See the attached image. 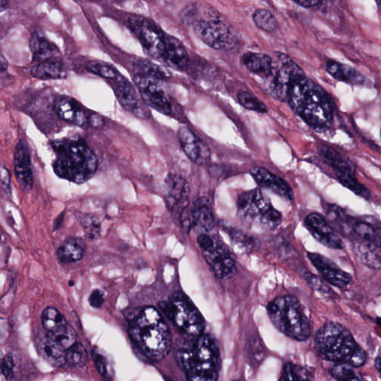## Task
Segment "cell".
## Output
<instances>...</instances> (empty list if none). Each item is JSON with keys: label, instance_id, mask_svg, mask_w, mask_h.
<instances>
[{"label": "cell", "instance_id": "obj_1", "mask_svg": "<svg viewBox=\"0 0 381 381\" xmlns=\"http://www.w3.org/2000/svg\"><path fill=\"white\" fill-rule=\"evenodd\" d=\"M128 324L130 336L145 357L160 361L167 356L171 348V334L158 310L153 306L135 309Z\"/></svg>", "mask_w": 381, "mask_h": 381}, {"label": "cell", "instance_id": "obj_2", "mask_svg": "<svg viewBox=\"0 0 381 381\" xmlns=\"http://www.w3.org/2000/svg\"><path fill=\"white\" fill-rule=\"evenodd\" d=\"M291 108L310 127L327 128L332 124L334 103L329 95L304 74L292 84L288 97Z\"/></svg>", "mask_w": 381, "mask_h": 381}, {"label": "cell", "instance_id": "obj_3", "mask_svg": "<svg viewBox=\"0 0 381 381\" xmlns=\"http://www.w3.org/2000/svg\"><path fill=\"white\" fill-rule=\"evenodd\" d=\"M56 155V175L81 184L92 178L98 169V160L86 143L80 138H64L51 143Z\"/></svg>", "mask_w": 381, "mask_h": 381}, {"label": "cell", "instance_id": "obj_4", "mask_svg": "<svg viewBox=\"0 0 381 381\" xmlns=\"http://www.w3.org/2000/svg\"><path fill=\"white\" fill-rule=\"evenodd\" d=\"M177 360L188 381H217L220 371L218 342L203 334L188 341L177 353Z\"/></svg>", "mask_w": 381, "mask_h": 381}, {"label": "cell", "instance_id": "obj_5", "mask_svg": "<svg viewBox=\"0 0 381 381\" xmlns=\"http://www.w3.org/2000/svg\"><path fill=\"white\" fill-rule=\"evenodd\" d=\"M316 349L323 359L348 363L354 367L365 365L367 354L343 325L329 322L319 329L315 339Z\"/></svg>", "mask_w": 381, "mask_h": 381}, {"label": "cell", "instance_id": "obj_6", "mask_svg": "<svg viewBox=\"0 0 381 381\" xmlns=\"http://www.w3.org/2000/svg\"><path fill=\"white\" fill-rule=\"evenodd\" d=\"M267 311L274 326L286 336L298 341L309 339L310 325L296 297H277L268 305Z\"/></svg>", "mask_w": 381, "mask_h": 381}, {"label": "cell", "instance_id": "obj_7", "mask_svg": "<svg viewBox=\"0 0 381 381\" xmlns=\"http://www.w3.org/2000/svg\"><path fill=\"white\" fill-rule=\"evenodd\" d=\"M237 207L241 220L250 226L274 230L282 220V214L275 209L269 197L259 189L241 195Z\"/></svg>", "mask_w": 381, "mask_h": 381}, {"label": "cell", "instance_id": "obj_8", "mask_svg": "<svg viewBox=\"0 0 381 381\" xmlns=\"http://www.w3.org/2000/svg\"><path fill=\"white\" fill-rule=\"evenodd\" d=\"M159 306L182 333L189 337H197L204 334V318L184 293L177 291L172 293L167 302H162Z\"/></svg>", "mask_w": 381, "mask_h": 381}, {"label": "cell", "instance_id": "obj_9", "mask_svg": "<svg viewBox=\"0 0 381 381\" xmlns=\"http://www.w3.org/2000/svg\"><path fill=\"white\" fill-rule=\"evenodd\" d=\"M272 58L273 60L272 73L263 81L265 90L275 99L287 101L293 82L305 73L287 55L275 53Z\"/></svg>", "mask_w": 381, "mask_h": 381}, {"label": "cell", "instance_id": "obj_10", "mask_svg": "<svg viewBox=\"0 0 381 381\" xmlns=\"http://www.w3.org/2000/svg\"><path fill=\"white\" fill-rule=\"evenodd\" d=\"M128 27L140 40L146 55L162 62L167 34L157 23L142 16L130 17Z\"/></svg>", "mask_w": 381, "mask_h": 381}, {"label": "cell", "instance_id": "obj_11", "mask_svg": "<svg viewBox=\"0 0 381 381\" xmlns=\"http://www.w3.org/2000/svg\"><path fill=\"white\" fill-rule=\"evenodd\" d=\"M197 243L206 262L210 266L217 278H228L235 273V259L219 237L202 234L198 236Z\"/></svg>", "mask_w": 381, "mask_h": 381}, {"label": "cell", "instance_id": "obj_12", "mask_svg": "<svg viewBox=\"0 0 381 381\" xmlns=\"http://www.w3.org/2000/svg\"><path fill=\"white\" fill-rule=\"evenodd\" d=\"M193 28L199 38L216 50H230L238 42L236 31L218 17L195 21Z\"/></svg>", "mask_w": 381, "mask_h": 381}, {"label": "cell", "instance_id": "obj_13", "mask_svg": "<svg viewBox=\"0 0 381 381\" xmlns=\"http://www.w3.org/2000/svg\"><path fill=\"white\" fill-rule=\"evenodd\" d=\"M134 82L147 106L164 115L170 116L172 114L169 95L161 81L143 75L136 74Z\"/></svg>", "mask_w": 381, "mask_h": 381}, {"label": "cell", "instance_id": "obj_14", "mask_svg": "<svg viewBox=\"0 0 381 381\" xmlns=\"http://www.w3.org/2000/svg\"><path fill=\"white\" fill-rule=\"evenodd\" d=\"M110 83L114 90L116 99L124 109L138 118H148L149 112L146 108L147 106L132 84L125 77L120 76L119 79Z\"/></svg>", "mask_w": 381, "mask_h": 381}, {"label": "cell", "instance_id": "obj_15", "mask_svg": "<svg viewBox=\"0 0 381 381\" xmlns=\"http://www.w3.org/2000/svg\"><path fill=\"white\" fill-rule=\"evenodd\" d=\"M177 136L182 149L190 160L201 166L210 163L211 151L209 147L192 130L186 126L181 127Z\"/></svg>", "mask_w": 381, "mask_h": 381}, {"label": "cell", "instance_id": "obj_16", "mask_svg": "<svg viewBox=\"0 0 381 381\" xmlns=\"http://www.w3.org/2000/svg\"><path fill=\"white\" fill-rule=\"evenodd\" d=\"M14 167L17 183L24 192H29L34 184V177L30 151L27 142L24 138H21L16 145Z\"/></svg>", "mask_w": 381, "mask_h": 381}, {"label": "cell", "instance_id": "obj_17", "mask_svg": "<svg viewBox=\"0 0 381 381\" xmlns=\"http://www.w3.org/2000/svg\"><path fill=\"white\" fill-rule=\"evenodd\" d=\"M306 225L313 236L323 245L332 249H343L341 238L321 214L311 213L306 219Z\"/></svg>", "mask_w": 381, "mask_h": 381}, {"label": "cell", "instance_id": "obj_18", "mask_svg": "<svg viewBox=\"0 0 381 381\" xmlns=\"http://www.w3.org/2000/svg\"><path fill=\"white\" fill-rule=\"evenodd\" d=\"M56 114L66 122L81 127L90 126L93 114H88L80 103L69 97H58L54 103Z\"/></svg>", "mask_w": 381, "mask_h": 381}, {"label": "cell", "instance_id": "obj_19", "mask_svg": "<svg viewBox=\"0 0 381 381\" xmlns=\"http://www.w3.org/2000/svg\"><path fill=\"white\" fill-rule=\"evenodd\" d=\"M308 256L311 263L314 265L319 273L328 283L341 289L347 287L351 283L352 276L341 270L331 260L314 253H309Z\"/></svg>", "mask_w": 381, "mask_h": 381}, {"label": "cell", "instance_id": "obj_20", "mask_svg": "<svg viewBox=\"0 0 381 381\" xmlns=\"http://www.w3.org/2000/svg\"><path fill=\"white\" fill-rule=\"evenodd\" d=\"M250 174L260 187L270 190L286 200H293V190L287 182L273 174L272 172L264 168L256 167L251 169Z\"/></svg>", "mask_w": 381, "mask_h": 381}, {"label": "cell", "instance_id": "obj_21", "mask_svg": "<svg viewBox=\"0 0 381 381\" xmlns=\"http://www.w3.org/2000/svg\"><path fill=\"white\" fill-rule=\"evenodd\" d=\"M162 62L176 71L186 72L188 71L190 59L183 43L167 34Z\"/></svg>", "mask_w": 381, "mask_h": 381}, {"label": "cell", "instance_id": "obj_22", "mask_svg": "<svg viewBox=\"0 0 381 381\" xmlns=\"http://www.w3.org/2000/svg\"><path fill=\"white\" fill-rule=\"evenodd\" d=\"M193 228L200 235L209 234L214 228L212 206L209 199L199 197L194 203L192 210Z\"/></svg>", "mask_w": 381, "mask_h": 381}, {"label": "cell", "instance_id": "obj_23", "mask_svg": "<svg viewBox=\"0 0 381 381\" xmlns=\"http://www.w3.org/2000/svg\"><path fill=\"white\" fill-rule=\"evenodd\" d=\"M29 47L34 60L38 63L55 60L60 56L58 48L40 32H36L32 34Z\"/></svg>", "mask_w": 381, "mask_h": 381}, {"label": "cell", "instance_id": "obj_24", "mask_svg": "<svg viewBox=\"0 0 381 381\" xmlns=\"http://www.w3.org/2000/svg\"><path fill=\"white\" fill-rule=\"evenodd\" d=\"M241 62L248 71L261 77L262 81L267 79L273 71V58L265 54L247 53L241 57Z\"/></svg>", "mask_w": 381, "mask_h": 381}, {"label": "cell", "instance_id": "obj_25", "mask_svg": "<svg viewBox=\"0 0 381 381\" xmlns=\"http://www.w3.org/2000/svg\"><path fill=\"white\" fill-rule=\"evenodd\" d=\"M85 241L79 237H69L58 249V261L64 265H69L80 261L86 250Z\"/></svg>", "mask_w": 381, "mask_h": 381}, {"label": "cell", "instance_id": "obj_26", "mask_svg": "<svg viewBox=\"0 0 381 381\" xmlns=\"http://www.w3.org/2000/svg\"><path fill=\"white\" fill-rule=\"evenodd\" d=\"M326 71L335 79L341 82L362 86L367 84L366 77L354 68L332 60H329L327 62Z\"/></svg>", "mask_w": 381, "mask_h": 381}, {"label": "cell", "instance_id": "obj_27", "mask_svg": "<svg viewBox=\"0 0 381 381\" xmlns=\"http://www.w3.org/2000/svg\"><path fill=\"white\" fill-rule=\"evenodd\" d=\"M169 192L167 197L168 205L174 207L187 201L190 188L188 182L183 177L177 175H171L167 180Z\"/></svg>", "mask_w": 381, "mask_h": 381}, {"label": "cell", "instance_id": "obj_28", "mask_svg": "<svg viewBox=\"0 0 381 381\" xmlns=\"http://www.w3.org/2000/svg\"><path fill=\"white\" fill-rule=\"evenodd\" d=\"M318 152L327 163L336 171V173L354 175L355 170L352 162L332 147L325 145H320Z\"/></svg>", "mask_w": 381, "mask_h": 381}, {"label": "cell", "instance_id": "obj_29", "mask_svg": "<svg viewBox=\"0 0 381 381\" xmlns=\"http://www.w3.org/2000/svg\"><path fill=\"white\" fill-rule=\"evenodd\" d=\"M38 349L41 357L53 367H62L66 362V351L51 341L47 336L39 341Z\"/></svg>", "mask_w": 381, "mask_h": 381}, {"label": "cell", "instance_id": "obj_30", "mask_svg": "<svg viewBox=\"0 0 381 381\" xmlns=\"http://www.w3.org/2000/svg\"><path fill=\"white\" fill-rule=\"evenodd\" d=\"M31 73L36 79L42 80L64 79L67 75L64 64L57 60L38 63L32 67Z\"/></svg>", "mask_w": 381, "mask_h": 381}, {"label": "cell", "instance_id": "obj_31", "mask_svg": "<svg viewBox=\"0 0 381 381\" xmlns=\"http://www.w3.org/2000/svg\"><path fill=\"white\" fill-rule=\"evenodd\" d=\"M136 74H140L160 81L171 79L172 74L169 69L156 64L152 60L140 59L134 66Z\"/></svg>", "mask_w": 381, "mask_h": 381}, {"label": "cell", "instance_id": "obj_32", "mask_svg": "<svg viewBox=\"0 0 381 381\" xmlns=\"http://www.w3.org/2000/svg\"><path fill=\"white\" fill-rule=\"evenodd\" d=\"M47 336L66 352L77 343L76 332L69 324L60 327L56 331L48 332Z\"/></svg>", "mask_w": 381, "mask_h": 381}, {"label": "cell", "instance_id": "obj_33", "mask_svg": "<svg viewBox=\"0 0 381 381\" xmlns=\"http://www.w3.org/2000/svg\"><path fill=\"white\" fill-rule=\"evenodd\" d=\"M358 256L366 266L372 269H381V248L370 243L361 244L358 247Z\"/></svg>", "mask_w": 381, "mask_h": 381}, {"label": "cell", "instance_id": "obj_34", "mask_svg": "<svg viewBox=\"0 0 381 381\" xmlns=\"http://www.w3.org/2000/svg\"><path fill=\"white\" fill-rule=\"evenodd\" d=\"M221 227L228 234L232 243L245 251V252H251L256 247L257 241L254 237L249 236L245 232L226 223H222Z\"/></svg>", "mask_w": 381, "mask_h": 381}, {"label": "cell", "instance_id": "obj_35", "mask_svg": "<svg viewBox=\"0 0 381 381\" xmlns=\"http://www.w3.org/2000/svg\"><path fill=\"white\" fill-rule=\"evenodd\" d=\"M79 222L86 238L94 241L101 237V223L97 215L82 214L79 216Z\"/></svg>", "mask_w": 381, "mask_h": 381}, {"label": "cell", "instance_id": "obj_36", "mask_svg": "<svg viewBox=\"0 0 381 381\" xmlns=\"http://www.w3.org/2000/svg\"><path fill=\"white\" fill-rule=\"evenodd\" d=\"M42 325L48 332H53L67 323L64 316L54 307H48L43 310L42 315Z\"/></svg>", "mask_w": 381, "mask_h": 381}, {"label": "cell", "instance_id": "obj_37", "mask_svg": "<svg viewBox=\"0 0 381 381\" xmlns=\"http://www.w3.org/2000/svg\"><path fill=\"white\" fill-rule=\"evenodd\" d=\"M353 231L360 238L366 241L368 243L381 248V230L371 226L366 223H355Z\"/></svg>", "mask_w": 381, "mask_h": 381}, {"label": "cell", "instance_id": "obj_38", "mask_svg": "<svg viewBox=\"0 0 381 381\" xmlns=\"http://www.w3.org/2000/svg\"><path fill=\"white\" fill-rule=\"evenodd\" d=\"M86 68L90 73L108 79L109 82L114 81L122 76L114 66L106 62H99V60H92V62L86 63Z\"/></svg>", "mask_w": 381, "mask_h": 381}, {"label": "cell", "instance_id": "obj_39", "mask_svg": "<svg viewBox=\"0 0 381 381\" xmlns=\"http://www.w3.org/2000/svg\"><path fill=\"white\" fill-rule=\"evenodd\" d=\"M253 19L258 28L267 32H273L278 27V23L274 15L264 8L256 10Z\"/></svg>", "mask_w": 381, "mask_h": 381}, {"label": "cell", "instance_id": "obj_40", "mask_svg": "<svg viewBox=\"0 0 381 381\" xmlns=\"http://www.w3.org/2000/svg\"><path fill=\"white\" fill-rule=\"evenodd\" d=\"M66 360L69 365L76 368L86 366L88 360V354L84 346L79 343H75L66 352Z\"/></svg>", "mask_w": 381, "mask_h": 381}, {"label": "cell", "instance_id": "obj_41", "mask_svg": "<svg viewBox=\"0 0 381 381\" xmlns=\"http://www.w3.org/2000/svg\"><path fill=\"white\" fill-rule=\"evenodd\" d=\"M237 99L240 105L247 110L261 112V114H266L267 112L265 103L249 92L241 90L237 95Z\"/></svg>", "mask_w": 381, "mask_h": 381}, {"label": "cell", "instance_id": "obj_42", "mask_svg": "<svg viewBox=\"0 0 381 381\" xmlns=\"http://www.w3.org/2000/svg\"><path fill=\"white\" fill-rule=\"evenodd\" d=\"M348 363H336L332 370L334 378L339 381H362L358 371Z\"/></svg>", "mask_w": 381, "mask_h": 381}, {"label": "cell", "instance_id": "obj_43", "mask_svg": "<svg viewBox=\"0 0 381 381\" xmlns=\"http://www.w3.org/2000/svg\"><path fill=\"white\" fill-rule=\"evenodd\" d=\"M336 175L341 183L352 190L354 193L366 199L370 197V190L366 186L360 184L354 175L346 174V173H336Z\"/></svg>", "mask_w": 381, "mask_h": 381}, {"label": "cell", "instance_id": "obj_44", "mask_svg": "<svg viewBox=\"0 0 381 381\" xmlns=\"http://www.w3.org/2000/svg\"><path fill=\"white\" fill-rule=\"evenodd\" d=\"M309 378L306 369L288 362L284 367L279 381H309Z\"/></svg>", "mask_w": 381, "mask_h": 381}, {"label": "cell", "instance_id": "obj_45", "mask_svg": "<svg viewBox=\"0 0 381 381\" xmlns=\"http://www.w3.org/2000/svg\"><path fill=\"white\" fill-rule=\"evenodd\" d=\"M304 276L310 287L315 291L325 294H328L331 292L330 288L328 287L323 281L315 275L310 273H306Z\"/></svg>", "mask_w": 381, "mask_h": 381}, {"label": "cell", "instance_id": "obj_46", "mask_svg": "<svg viewBox=\"0 0 381 381\" xmlns=\"http://www.w3.org/2000/svg\"><path fill=\"white\" fill-rule=\"evenodd\" d=\"M92 357L95 362V366L98 369L99 373L103 377H108V365L105 356H103L97 349H94L92 353Z\"/></svg>", "mask_w": 381, "mask_h": 381}, {"label": "cell", "instance_id": "obj_47", "mask_svg": "<svg viewBox=\"0 0 381 381\" xmlns=\"http://www.w3.org/2000/svg\"><path fill=\"white\" fill-rule=\"evenodd\" d=\"M14 358L11 354L5 355L2 361V371L8 380H12L14 378Z\"/></svg>", "mask_w": 381, "mask_h": 381}, {"label": "cell", "instance_id": "obj_48", "mask_svg": "<svg viewBox=\"0 0 381 381\" xmlns=\"http://www.w3.org/2000/svg\"><path fill=\"white\" fill-rule=\"evenodd\" d=\"M11 178L10 171L3 167L1 170V188L2 193L6 197H10L12 195Z\"/></svg>", "mask_w": 381, "mask_h": 381}, {"label": "cell", "instance_id": "obj_49", "mask_svg": "<svg viewBox=\"0 0 381 381\" xmlns=\"http://www.w3.org/2000/svg\"><path fill=\"white\" fill-rule=\"evenodd\" d=\"M180 223L182 228L186 232L193 228L192 210H190L187 207L184 208L183 212H181Z\"/></svg>", "mask_w": 381, "mask_h": 381}, {"label": "cell", "instance_id": "obj_50", "mask_svg": "<svg viewBox=\"0 0 381 381\" xmlns=\"http://www.w3.org/2000/svg\"><path fill=\"white\" fill-rule=\"evenodd\" d=\"M105 299L103 294L100 290H95L90 294L89 297L90 305L95 308H99L103 305Z\"/></svg>", "mask_w": 381, "mask_h": 381}, {"label": "cell", "instance_id": "obj_51", "mask_svg": "<svg viewBox=\"0 0 381 381\" xmlns=\"http://www.w3.org/2000/svg\"><path fill=\"white\" fill-rule=\"evenodd\" d=\"M294 3L302 7L307 8H313L322 3L320 1H315V0H310V1H303L302 0V1H294Z\"/></svg>", "mask_w": 381, "mask_h": 381}, {"label": "cell", "instance_id": "obj_52", "mask_svg": "<svg viewBox=\"0 0 381 381\" xmlns=\"http://www.w3.org/2000/svg\"><path fill=\"white\" fill-rule=\"evenodd\" d=\"M64 212H62V214L58 216V218L55 220L53 224L54 231L58 230L60 228V227H62V223L64 221Z\"/></svg>", "mask_w": 381, "mask_h": 381}, {"label": "cell", "instance_id": "obj_53", "mask_svg": "<svg viewBox=\"0 0 381 381\" xmlns=\"http://www.w3.org/2000/svg\"><path fill=\"white\" fill-rule=\"evenodd\" d=\"M8 62L7 60L5 58L4 56L1 55V72L4 73L7 71L8 69Z\"/></svg>", "mask_w": 381, "mask_h": 381}, {"label": "cell", "instance_id": "obj_54", "mask_svg": "<svg viewBox=\"0 0 381 381\" xmlns=\"http://www.w3.org/2000/svg\"><path fill=\"white\" fill-rule=\"evenodd\" d=\"M376 367L378 369V371L380 372V373L381 374V349L378 355V357L376 358Z\"/></svg>", "mask_w": 381, "mask_h": 381}, {"label": "cell", "instance_id": "obj_55", "mask_svg": "<svg viewBox=\"0 0 381 381\" xmlns=\"http://www.w3.org/2000/svg\"><path fill=\"white\" fill-rule=\"evenodd\" d=\"M8 6V2L4 1V0H1V1H0V11H1L2 12L6 10Z\"/></svg>", "mask_w": 381, "mask_h": 381}, {"label": "cell", "instance_id": "obj_56", "mask_svg": "<svg viewBox=\"0 0 381 381\" xmlns=\"http://www.w3.org/2000/svg\"><path fill=\"white\" fill-rule=\"evenodd\" d=\"M69 285H74V282H69Z\"/></svg>", "mask_w": 381, "mask_h": 381}, {"label": "cell", "instance_id": "obj_57", "mask_svg": "<svg viewBox=\"0 0 381 381\" xmlns=\"http://www.w3.org/2000/svg\"><path fill=\"white\" fill-rule=\"evenodd\" d=\"M234 381H241V380H234Z\"/></svg>", "mask_w": 381, "mask_h": 381}]
</instances>
